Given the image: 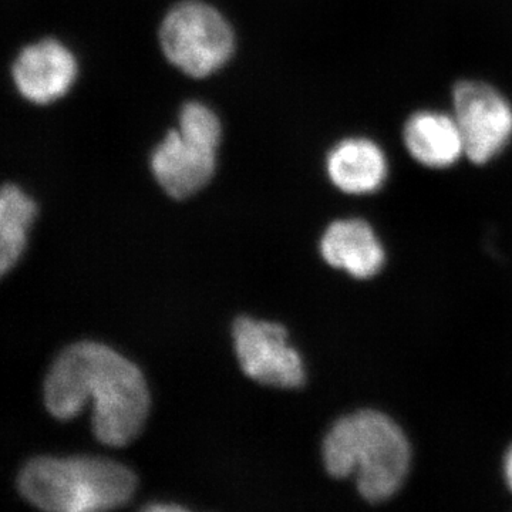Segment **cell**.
<instances>
[{
  "label": "cell",
  "mask_w": 512,
  "mask_h": 512,
  "mask_svg": "<svg viewBox=\"0 0 512 512\" xmlns=\"http://www.w3.org/2000/svg\"><path fill=\"white\" fill-rule=\"evenodd\" d=\"M93 400V430L111 447L131 443L146 423L150 394L137 366L107 346L80 342L57 357L45 383V403L60 420Z\"/></svg>",
  "instance_id": "cell-1"
},
{
  "label": "cell",
  "mask_w": 512,
  "mask_h": 512,
  "mask_svg": "<svg viewBox=\"0 0 512 512\" xmlns=\"http://www.w3.org/2000/svg\"><path fill=\"white\" fill-rule=\"evenodd\" d=\"M409 440L399 424L376 410H359L333 424L323 440V463L330 476L355 477L369 503L389 500L409 474Z\"/></svg>",
  "instance_id": "cell-2"
},
{
  "label": "cell",
  "mask_w": 512,
  "mask_h": 512,
  "mask_svg": "<svg viewBox=\"0 0 512 512\" xmlns=\"http://www.w3.org/2000/svg\"><path fill=\"white\" fill-rule=\"evenodd\" d=\"M136 485L133 471L99 457L35 458L19 477L23 497L53 512L113 510L131 500Z\"/></svg>",
  "instance_id": "cell-3"
},
{
  "label": "cell",
  "mask_w": 512,
  "mask_h": 512,
  "mask_svg": "<svg viewBox=\"0 0 512 512\" xmlns=\"http://www.w3.org/2000/svg\"><path fill=\"white\" fill-rule=\"evenodd\" d=\"M165 59L192 79H205L234 56L237 36L220 9L205 0H180L158 28Z\"/></svg>",
  "instance_id": "cell-4"
},
{
  "label": "cell",
  "mask_w": 512,
  "mask_h": 512,
  "mask_svg": "<svg viewBox=\"0 0 512 512\" xmlns=\"http://www.w3.org/2000/svg\"><path fill=\"white\" fill-rule=\"evenodd\" d=\"M451 103L471 163H491L510 146L512 104L500 90L478 80H461L451 92Z\"/></svg>",
  "instance_id": "cell-5"
},
{
  "label": "cell",
  "mask_w": 512,
  "mask_h": 512,
  "mask_svg": "<svg viewBox=\"0 0 512 512\" xmlns=\"http://www.w3.org/2000/svg\"><path fill=\"white\" fill-rule=\"evenodd\" d=\"M232 335L239 365L251 379L281 389L305 383L302 357L289 346L284 326L242 316L235 320Z\"/></svg>",
  "instance_id": "cell-6"
},
{
  "label": "cell",
  "mask_w": 512,
  "mask_h": 512,
  "mask_svg": "<svg viewBox=\"0 0 512 512\" xmlns=\"http://www.w3.org/2000/svg\"><path fill=\"white\" fill-rule=\"evenodd\" d=\"M79 60L56 37L30 42L16 53L10 77L19 96L37 106L56 103L69 94L79 77Z\"/></svg>",
  "instance_id": "cell-7"
},
{
  "label": "cell",
  "mask_w": 512,
  "mask_h": 512,
  "mask_svg": "<svg viewBox=\"0 0 512 512\" xmlns=\"http://www.w3.org/2000/svg\"><path fill=\"white\" fill-rule=\"evenodd\" d=\"M151 174L170 200L187 201L200 194L215 177L218 153L184 137L171 127L151 150Z\"/></svg>",
  "instance_id": "cell-8"
},
{
  "label": "cell",
  "mask_w": 512,
  "mask_h": 512,
  "mask_svg": "<svg viewBox=\"0 0 512 512\" xmlns=\"http://www.w3.org/2000/svg\"><path fill=\"white\" fill-rule=\"evenodd\" d=\"M323 171L329 183L343 194H375L389 177V157L372 138H340L326 150Z\"/></svg>",
  "instance_id": "cell-9"
},
{
  "label": "cell",
  "mask_w": 512,
  "mask_h": 512,
  "mask_svg": "<svg viewBox=\"0 0 512 512\" xmlns=\"http://www.w3.org/2000/svg\"><path fill=\"white\" fill-rule=\"evenodd\" d=\"M320 254L330 266L355 279L373 278L386 262L375 229L362 218L333 221L320 239Z\"/></svg>",
  "instance_id": "cell-10"
},
{
  "label": "cell",
  "mask_w": 512,
  "mask_h": 512,
  "mask_svg": "<svg viewBox=\"0 0 512 512\" xmlns=\"http://www.w3.org/2000/svg\"><path fill=\"white\" fill-rule=\"evenodd\" d=\"M402 138L412 160L430 170H447L466 157L463 136L453 113L414 111L404 123Z\"/></svg>",
  "instance_id": "cell-11"
},
{
  "label": "cell",
  "mask_w": 512,
  "mask_h": 512,
  "mask_svg": "<svg viewBox=\"0 0 512 512\" xmlns=\"http://www.w3.org/2000/svg\"><path fill=\"white\" fill-rule=\"evenodd\" d=\"M39 214V204L25 188L13 181L0 185V272L19 261L25 251L28 232Z\"/></svg>",
  "instance_id": "cell-12"
},
{
  "label": "cell",
  "mask_w": 512,
  "mask_h": 512,
  "mask_svg": "<svg viewBox=\"0 0 512 512\" xmlns=\"http://www.w3.org/2000/svg\"><path fill=\"white\" fill-rule=\"evenodd\" d=\"M504 477L505 483H507L508 488L512 491V446L510 450L507 451L504 458Z\"/></svg>",
  "instance_id": "cell-13"
},
{
  "label": "cell",
  "mask_w": 512,
  "mask_h": 512,
  "mask_svg": "<svg viewBox=\"0 0 512 512\" xmlns=\"http://www.w3.org/2000/svg\"><path fill=\"white\" fill-rule=\"evenodd\" d=\"M147 511H184L185 508L180 507V505H171V504H154L150 505V507L146 508Z\"/></svg>",
  "instance_id": "cell-14"
}]
</instances>
